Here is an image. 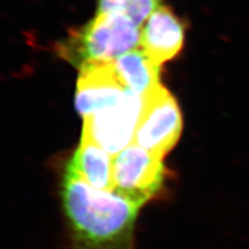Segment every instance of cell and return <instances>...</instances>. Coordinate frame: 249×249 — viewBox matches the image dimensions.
Masks as SVG:
<instances>
[{
  "label": "cell",
  "instance_id": "obj_5",
  "mask_svg": "<svg viewBox=\"0 0 249 249\" xmlns=\"http://www.w3.org/2000/svg\"><path fill=\"white\" fill-rule=\"evenodd\" d=\"M143 97L127 90L118 103L83 119V134L109 155L115 156L134 142Z\"/></svg>",
  "mask_w": 249,
  "mask_h": 249
},
{
  "label": "cell",
  "instance_id": "obj_8",
  "mask_svg": "<svg viewBox=\"0 0 249 249\" xmlns=\"http://www.w3.org/2000/svg\"><path fill=\"white\" fill-rule=\"evenodd\" d=\"M113 159L99 145L82 137L67 170L98 190L112 191Z\"/></svg>",
  "mask_w": 249,
  "mask_h": 249
},
{
  "label": "cell",
  "instance_id": "obj_3",
  "mask_svg": "<svg viewBox=\"0 0 249 249\" xmlns=\"http://www.w3.org/2000/svg\"><path fill=\"white\" fill-rule=\"evenodd\" d=\"M165 178L163 158L134 142L114 156L112 191L139 207L159 196Z\"/></svg>",
  "mask_w": 249,
  "mask_h": 249
},
{
  "label": "cell",
  "instance_id": "obj_10",
  "mask_svg": "<svg viewBox=\"0 0 249 249\" xmlns=\"http://www.w3.org/2000/svg\"><path fill=\"white\" fill-rule=\"evenodd\" d=\"M161 0H98V14L119 15L140 26L160 6Z\"/></svg>",
  "mask_w": 249,
  "mask_h": 249
},
{
  "label": "cell",
  "instance_id": "obj_2",
  "mask_svg": "<svg viewBox=\"0 0 249 249\" xmlns=\"http://www.w3.org/2000/svg\"><path fill=\"white\" fill-rule=\"evenodd\" d=\"M140 29L134 22L119 15L98 14L87 24L71 31L57 44L59 56L81 67L88 62L114 61L136 49Z\"/></svg>",
  "mask_w": 249,
  "mask_h": 249
},
{
  "label": "cell",
  "instance_id": "obj_1",
  "mask_svg": "<svg viewBox=\"0 0 249 249\" xmlns=\"http://www.w3.org/2000/svg\"><path fill=\"white\" fill-rule=\"evenodd\" d=\"M71 249H135L138 205L67 170L61 188Z\"/></svg>",
  "mask_w": 249,
  "mask_h": 249
},
{
  "label": "cell",
  "instance_id": "obj_6",
  "mask_svg": "<svg viewBox=\"0 0 249 249\" xmlns=\"http://www.w3.org/2000/svg\"><path fill=\"white\" fill-rule=\"evenodd\" d=\"M127 90L116 75L113 61L88 62L80 67L76 109L84 119L116 104Z\"/></svg>",
  "mask_w": 249,
  "mask_h": 249
},
{
  "label": "cell",
  "instance_id": "obj_7",
  "mask_svg": "<svg viewBox=\"0 0 249 249\" xmlns=\"http://www.w3.org/2000/svg\"><path fill=\"white\" fill-rule=\"evenodd\" d=\"M185 41V26L181 19L166 6H159L140 31L139 47L155 65L178 56Z\"/></svg>",
  "mask_w": 249,
  "mask_h": 249
},
{
  "label": "cell",
  "instance_id": "obj_4",
  "mask_svg": "<svg viewBox=\"0 0 249 249\" xmlns=\"http://www.w3.org/2000/svg\"><path fill=\"white\" fill-rule=\"evenodd\" d=\"M182 113L174 96L159 84L143 96L134 143L164 158L181 137Z\"/></svg>",
  "mask_w": 249,
  "mask_h": 249
},
{
  "label": "cell",
  "instance_id": "obj_9",
  "mask_svg": "<svg viewBox=\"0 0 249 249\" xmlns=\"http://www.w3.org/2000/svg\"><path fill=\"white\" fill-rule=\"evenodd\" d=\"M116 75L124 88L144 96L160 84V67L142 49H133L113 61Z\"/></svg>",
  "mask_w": 249,
  "mask_h": 249
}]
</instances>
